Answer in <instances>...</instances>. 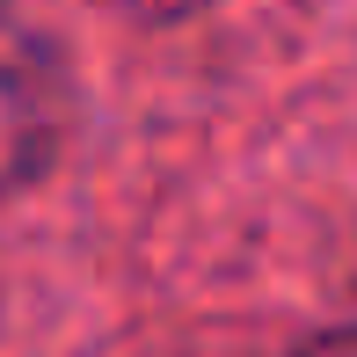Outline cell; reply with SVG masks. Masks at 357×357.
I'll return each instance as SVG.
<instances>
[{
  "label": "cell",
  "instance_id": "obj_1",
  "mask_svg": "<svg viewBox=\"0 0 357 357\" xmlns=\"http://www.w3.org/2000/svg\"><path fill=\"white\" fill-rule=\"evenodd\" d=\"M73 124V80L59 44L0 8V197L44 183Z\"/></svg>",
  "mask_w": 357,
  "mask_h": 357
},
{
  "label": "cell",
  "instance_id": "obj_2",
  "mask_svg": "<svg viewBox=\"0 0 357 357\" xmlns=\"http://www.w3.org/2000/svg\"><path fill=\"white\" fill-rule=\"evenodd\" d=\"M291 357H357V328H328V335H314V343L291 350Z\"/></svg>",
  "mask_w": 357,
  "mask_h": 357
}]
</instances>
